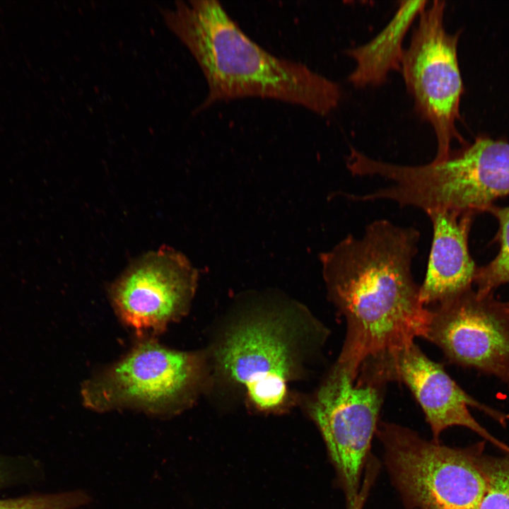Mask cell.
Wrapping results in <instances>:
<instances>
[{
    "mask_svg": "<svg viewBox=\"0 0 509 509\" xmlns=\"http://www.w3.org/2000/svg\"><path fill=\"white\" fill-rule=\"evenodd\" d=\"M419 238L414 228L378 220L320 255L328 296L346 322L331 373L355 382L365 361L425 338L431 311L411 272Z\"/></svg>",
    "mask_w": 509,
    "mask_h": 509,
    "instance_id": "obj_1",
    "label": "cell"
},
{
    "mask_svg": "<svg viewBox=\"0 0 509 509\" xmlns=\"http://www.w3.org/2000/svg\"><path fill=\"white\" fill-rule=\"evenodd\" d=\"M160 12L205 77L208 93L197 112L218 101L258 97L324 116L343 98L339 83L303 63L273 55L254 42L218 1H178Z\"/></svg>",
    "mask_w": 509,
    "mask_h": 509,
    "instance_id": "obj_2",
    "label": "cell"
},
{
    "mask_svg": "<svg viewBox=\"0 0 509 509\" xmlns=\"http://www.w3.org/2000/svg\"><path fill=\"white\" fill-rule=\"evenodd\" d=\"M204 375L199 352L173 350L144 337L119 361L85 381L84 406L98 412L132 409L170 416L194 400Z\"/></svg>",
    "mask_w": 509,
    "mask_h": 509,
    "instance_id": "obj_3",
    "label": "cell"
},
{
    "mask_svg": "<svg viewBox=\"0 0 509 509\" xmlns=\"http://www.w3.org/2000/svg\"><path fill=\"white\" fill-rule=\"evenodd\" d=\"M391 481L406 509H479L486 491L481 454L428 440L398 424L378 423Z\"/></svg>",
    "mask_w": 509,
    "mask_h": 509,
    "instance_id": "obj_4",
    "label": "cell"
},
{
    "mask_svg": "<svg viewBox=\"0 0 509 509\" xmlns=\"http://www.w3.org/2000/svg\"><path fill=\"white\" fill-rule=\"evenodd\" d=\"M391 195L401 206L476 214L509 194V143L476 137L440 162L394 165Z\"/></svg>",
    "mask_w": 509,
    "mask_h": 509,
    "instance_id": "obj_5",
    "label": "cell"
},
{
    "mask_svg": "<svg viewBox=\"0 0 509 509\" xmlns=\"http://www.w3.org/2000/svg\"><path fill=\"white\" fill-rule=\"evenodd\" d=\"M445 1H434L421 12L400 68L415 110L434 130L435 162L448 156L455 139L465 143L455 126L463 93L457 51L460 34L445 30Z\"/></svg>",
    "mask_w": 509,
    "mask_h": 509,
    "instance_id": "obj_6",
    "label": "cell"
},
{
    "mask_svg": "<svg viewBox=\"0 0 509 509\" xmlns=\"http://www.w3.org/2000/svg\"><path fill=\"white\" fill-rule=\"evenodd\" d=\"M383 388L329 373L308 402V413L325 443L347 509L353 508L360 494L361 476L378 424Z\"/></svg>",
    "mask_w": 509,
    "mask_h": 509,
    "instance_id": "obj_7",
    "label": "cell"
},
{
    "mask_svg": "<svg viewBox=\"0 0 509 509\" xmlns=\"http://www.w3.org/2000/svg\"><path fill=\"white\" fill-rule=\"evenodd\" d=\"M283 320L262 317L237 325L217 351L221 370L242 385L250 404L266 413L283 411L297 370L294 335Z\"/></svg>",
    "mask_w": 509,
    "mask_h": 509,
    "instance_id": "obj_8",
    "label": "cell"
},
{
    "mask_svg": "<svg viewBox=\"0 0 509 509\" xmlns=\"http://www.w3.org/2000/svg\"><path fill=\"white\" fill-rule=\"evenodd\" d=\"M197 271L180 252L163 246L134 261L109 288L119 319L141 338L154 337L188 310Z\"/></svg>",
    "mask_w": 509,
    "mask_h": 509,
    "instance_id": "obj_9",
    "label": "cell"
},
{
    "mask_svg": "<svg viewBox=\"0 0 509 509\" xmlns=\"http://www.w3.org/2000/svg\"><path fill=\"white\" fill-rule=\"evenodd\" d=\"M356 380L380 386L391 380L404 383L420 404L435 441H438L440 433L445 429L459 426L469 428L509 452V447L482 427L470 414L468 406L484 412L503 425L509 415L468 394L442 365L428 358L414 342L365 361L360 368Z\"/></svg>",
    "mask_w": 509,
    "mask_h": 509,
    "instance_id": "obj_10",
    "label": "cell"
},
{
    "mask_svg": "<svg viewBox=\"0 0 509 509\" xmlns=\"http://www.w3.org/2000/svg\"><path fill=\"white\" fill-rule=\"evenodd\" d=\"M425 338L452 363L493 375L509 386V311L493 293L472 288L433 306Z\"/></svg>",
    "mask_w": 509,
    "mask_h": 509,
    "instance_id": "obj_11",
    "label": "cell"
},
{
    "mask_svg": "<svg viewBox=\"0 0 509 509\" xmlns=\"http://www.w3.org/2000/svg\"><path fill=\"white\" fill-rule=\"evenodd\" d=\"M426 213L433 226V240L426 277L419 288V298L425 307L471 288L478 268L468 247L475 214L448 209Z\"/></svg>",
    "mask_w": 509,
    "mask_h": 509,
    "instance_id": "obj_12",
    "label": "cell"
},
{
    "mask_svg": "<svg viewBox=\"0 0 509 509\" xmlns=\"http://www.w3.org/2000/svg\"><path fill=\"white\" fill-rule=\"evenodd\" d=\"M427 1H402L396 13L373 39L346 52L356 66L349 81L356 88L383 84L388 74L401 68L404 38L411 24L426 7Z\"/></svg>",
    "mask_w": 509,
    "mask_h": 509,
    "instance_id": "obj_13",
    "label": "cell"
},
{
    "mask_svg": "<svg viewBox=\"0 0 509 509\" xmlns=\"http://www.w3.org/2000/svg\"><path fill=\"white\" fill-rule=\"evenodd\" d=\"M486 212L491 213L498 221L496 240L500 244V250L492 261L477 268L474 283L476 286V291L480 295L492 293L500 286L509 283V206L493 205Z\"/></svg>",
    "mask_w": 509,
    "mask_h": 509,
    "instance_id": "obj_14",
    "label": "cell"
},
{
    "mask_svg": "<svg viewBox=\"0 0 509 509\" xmlns=\"http://www.w3.org/2000/svg\"><path fill=\"white\" fill-rule=\"evenodd\" d=\"M486 491L479 509H509V455L498 458L481 457Z\"/></svg>",
    "mask_w": 509,
    "mask_h": 509,
    "instance_id": "obj_15",
    "label": "cell"
},
{
    "mask_svg": "<svg viewBox=\"0 0 509 509\" xmlns=\"http://www.w3.org/2000/svg\"><path fill=\"white\" fill-rule=\"evenodd\" d=\"M82 491L33 493L0 499V509H76L90 502Z\"/></svg>",
    "mask_w": 509,
    "mask_h": 509,
    "instance_id": "obj_16",
    "label": "cell"
},
{
    "mask_svg": "<svg viewBox=\"0 0 509 509\" xmlns=\"http://www.w3.org/2000/svg\"><path fill=\"white\" fill-rule=\"evenodd\" d=\"M35 471L36 464L33 460L0 452V491L28 483Z\"/></svg>",
    "mask_w": 509,
    "mask_h": 509,
    "instance_id": "obj_17",
    "label": "cell"
},
{
    "mask_svg": "<svg viewBox=\"0 0 509 509\" xmlns=\"http://www.w3.org/2000/svg\"><path fill=\"white\" fill-rule=\"evenodd\" d=\"M506 304H507V307H508V311H509V302H508V303H506Z\"/></svg>",
    "mask_w": 509,
    "mask_h": 509,
    "instance_id": "obj_18",
    "label": "cell"
}]
</instances>
